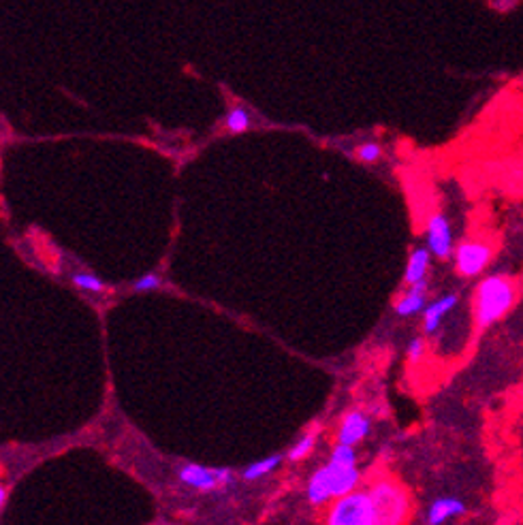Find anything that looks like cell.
<instances>
[{"label":"cell","mask_w":523,"mask_h":525,"mask_svg":"<svg viewBox=\"0 0 523 525\" xmlns=\"http://www.w3.org/2000/svg\"><path fill=\"white\" fill-rule=\"evenodd\" d=\"M363 472L359 470L357 447L334 445L329 459L310 474L306 483V500L310 506L325 508L337 497L361 489Z\"/></svg>","instance_id":"6da1fadb"},{"label":"cell","mask_w":523,"mask_h":525,"mask_svg":"<svg viewBox=\"0 0 523 525\" xmlns=\"http://www.w3.org/2000/svg\"><path fill=\"white\" fill-rule=\"evenodd\" d=\"M517 299H519V284L506 274H489L478 280L472 293V323L478 332L492 329L502 318L509 316Z\"/></svg>","instance_id":"7a4b0ae2"},{"label":"cell","mask_w":523,"mask_h":525,"mask_svg":"<svg viewBox=\"0 0 523 525\" xmlns=\"http://www.w3.org/2000/svg\"><path fill=\"white\" fill-rule=\"evenodd\" d=\"M363 489L372 504L376 525H411L412 496L395 474L386 470L374 472Z\"/></svg>","instance_id":"3957f363"},{"label":"cell","mask_w":523,"mask_h":525,"mask_svg":"<svg viewBox=\"0 0 523 525\" xmlns=\"http://www.w3.org/2000/svg\"><path fill=\"white\" fill-rule=\"evenodd\" d=\"M453 269L457 275L474 280L489 269L495 258V246L487 237H466L453 250Z\"/></svg>","instance_id":"277c9868"},{"label":"cell","mask_w":523,"mask_h":525,"mask_svg":"<svg viewBox=\"0 0 523 525\" xmlns=\"http://www.w3.org/2000/svg\"><path fill=\"white\" fill-rule=\"evenodd\" d=\"M325 525H376L366 489L361 487L331 502L325 513Z\"/></svg>","instance_id":"5b68a950"},{"label":"cell","mask_w":523,"mask_h":525,"mask_svg":"<svg viewBox=\"0 0 523 525\" xmlns=\"http://www.w3.org/2000/svg\"><path fill=\"white\" fill-rule=\"evenodd\" d=\"M179 483L197 489L201 494H210V491L222 489V487L233 483V472L228 468H214V465H201V463H184L178 470Z\"/></svg>","instance_id":"8992f818"},{"label":"cell","mask_w":523,"mask_h":525,"mask_svg":"<svg viewBox=\"0 0 523 525\" xmlns=\"http://www.w3.org/2000/svg\"><path fill=\"white\" fill-rule=\"evenodd\" d=\"M455 246V233L449 216L440 209L429 214V218L425 220V248L432 252L436 261H449L453 257Z\"/></svg>","instance_id":"52a82bcc"},{"label":"cell","mask_w":523,"mask_h":525,"mask_svg":"<svg viewBox=\"0 0 523 525\" xmlns=\"http://www.w3.org/2000/svg\"><path fill=\"white\" fill-rule=\"evenodd\" d=\"M372 431V419L366 410L353 408L340 419V425L336 430V442L337 445L359 447Z\"/></svg>","instance_id":"ba28073f"},{"label":"cell","mask_w":523,"mask_h":525,"mask_svg":"<svg viewBox=\"0 0 523 525\" xmlns=\"http://www.w3.org/2000/svg\"><path fill=\"white\" fill-rule=\"evenodd\" d=\"M457 306H460V295L457 293H444L429 301L421 314L423 333L428 335V338H432V335L438 333L440 327H443V323L455 312Z\"/></svg>","instance_id":"9c48e42d"},{"label":"cell","mask_w":523,"mask_h":525,"mask_svg":"<svg viewBox=\"0 0 523 525\" xmlns=\"http://www.w3.org/2000/svg\"><path fill=\"white\" fill-rule=\"evenodd\" d=\"M428 303H429V280H423V283L404 286V291L395 297L394 312L400 318L421 316Z\"/></svg>","instance_id":"30bf717a"},{"label":"cell","mask_w":523,"mask_h":525,"mask_svg":"<svg viewBox=\"0 0 523 525\" xmlns=\"http://www.w3.org/2000/svg\"><path fill=\"white\" fill-rule=\"evenodd\" d=\"M466 511H468L466 502L460 500V497L440 496L428 506V513H425V523L444 525L446 521H451V519L466 515Z\"/></svg>","instance_id":"8fae6325"},{"label":"cell","mask_w":523,"mask_h":525,"mask_svg":"<svg viewBox=\"0 0 523 525\" xmlns=\"http://www.w3.org/2000/svg\"><path fill=\"white\" fill-rule=\"evenodd\" d=\"M432 261H434V257L428 248L425 246L412 248L411 254H408V258H406L404 275H402L404 284L411 286V284H417V283H423V280H428L429 269H432Z\"/></svg>","instance_id":"7c38bea8"},{"label":"cell","mask_w":523,"mask_h":525,"mask_svg":"<svg viewBox=\"0 0 523 525\" xmlns=\"http://www.w3.org/2000/svg\"><path fill=\"white\" fill-rule=\"evenodd\" d=\"M220 127L225 128L228 135L248 133L250 128H253V113H250L248 107H244V105L228 107L225 116H222Z\"/></svg>","instance_id":"4fadbf2b"},{"label":"cell","mask_w":523,"mask_h":525,"mask_svg":"<svg viewBox=\"0 0 523 525\" xmlns=\"http://www.w3.org/2000/svg\"><path fill=\"white\" fill-rule=\"evenodd\" d=\"M282 462H285V455H280V453L259 459V462H253L242 470V479L248 480V483H254V480L265 479V476L276 472V470L282 465Z\"/></svg>","instance_id":"5bb4252c"},{"label":"cell","mask_w":523,"mask_h":525,"mask_svg":"<svg viewBox=\"0 0 523 525\" xmlns=\"http://www.w3.org/2000/svg\"><path fill=\"white\" fill-rule=\"evenodd\" d=\"M316 442H319V430H308L306 434L299 436L295 440V445H293L285 453V459H286V462H291V463L303 462V459H308L310 455L314 453Z\"/></svg>","instance_id":"9a60e30c"},{"label":"cell","mask_w":523,"mask_h":525,"mask_svg":"<svg viewBox=\"0 0 523 525\" xmlns=\"http://www.w3.org/2000/svg\"><path fill=\"white\" fill-rule=\"evenodd\" d=\"M353 159L361 165H378L380 160L385 159V145L376 139H369V142H361L353 148Z\"/></svg>","instance_id":"2e32d148"},{"label":"cell","mask_w":523,"mask_h":525,"mask_svg":"<svg viewBox=\"0 0 523 525\" xmlns=\"http://www.w3.org/2000/svg\"><path fill=\"white\" fill-rule=\"evenodd\" d=\"M71 283H73L75 289L86 291V293H103L105 291V283H103L99 275L88 272H75L71 275Z\"/></svg>","instance_id":"e0dca14e"},{"label":"cell","mask_w":523,"mask_h":525,"mask_svg":"<svg viewBox=\"0 0 523 525\" xmlns=\"http://www.w3.org/2000/svg\"><path fill=\"white\" fill-rule=\"evenodd\" d=\"M425 355H428V338H425V335H417V338H412L406 346V359L411 361L412 365H417L425 359Z\"/></svg>","instance_id":"ac0fdd59"},{"label":"cell","mask_w":523,"mask_h":525,"mask_svg":"<svg viewBox=\"0 0 523 525\" xmlns=\"http://www.w3.org/2000/svg\"><path fill=\"white\" fill-rule=\"evenodd\" d=\"M161 286H162V275L158 274H145L133 283V289L137 291V293H150V291H158Z\"/></svg>","instance_id":"d6986e66"},{"label":"cell","mask_w":523,"mask_h":525,"mask_svg":"<svg viewBox=\"0 0 523 525\" xmlns=\"http://www.w3.org/2000/svg\"><path fill=\"white\" fill-rule=\"evenodd\" d=\"M7 496H9L7 487L0 485V508H3V506H4V502H7Z\"/></svg>","instance_id":"ffe728a7"}]
</instances>
